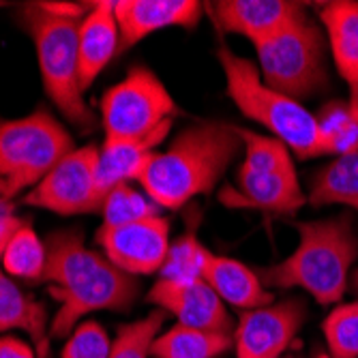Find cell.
<instances>
[{
  "mask_svg": "<svg viewBox=\"0 0 358 358\" xmlns=\"http://www.w3.org/2000/svg\"><path fill=\"white\" fill-rule=\"evenodd\" d=\"M241 148L236 127L193 124L172 140L168 150L150 155L138 182L159 208L176 210L198 195L210 193Z\"/></svg>",
  "mask_w": 358,
  "mask_h": 358,
  "instance_id": "cell-1",
  "label": "cell"
},
{
  "mask_svg": "<svg viewBox=\"0 0 358 358\" xmlns=\"http://www.w3.org/2000/svg\"><path fill=\"white\" fill-rule=\"evenodd\" d=\"M299 245L279 264L257 275L264 285L301 287L317 305L343 299L348 275L358 255V236L350 217H331L299 223Z\"/></svg>",
  "mask_w": 358,
  "mask_h": 358,
  "instance_id": "cell-2",
  "label": "cell"
},
{
  "mask_svg": "<svg viewBox=\"0 0 358 358\" xmlns=\"http://www.w3.org/2000/svg\"><path fill=\"white\" fill-rule=\"evenodd\" d=\"M84 9L69 3H30L22 24L35 43L41 82L52 103L69 122L90 129L94 114L84 101L78 60V30Z\"/></svg>",
  "mask_w": 358,
  "mask_h": 358,
  "instance_id": "cell-3",
  "label": "cell"
},
{
  "mask_svg": "<svg viewBox=\"0 0 358 358\" xmlns=\"http://www.w3.org/2000/svg\"><path fill=\"white\" fill-rule=\"evenodd\" d=\"M217 58L225 76V90L234 106L253 122H259L299 159L329 155L317 118L299 101L262 82L255 64L230 48L219 45Z\"/></svg>",
  "mask_w": 358,
  "mask_h": 358,
  "instance_id": "cell-4",
  "label": "cell"
},
{
  "mask_svg": "<svg viewBox=\"0 0 358 358\" xmlns=\"http://www.w3.org/2000/svg\"><path fill=\"white\" fill-rule=\"evenodd\" d=\"M253 48L262 82L299 103L329 82L324 32L307 13Z\"/></svg>",
  "mask_w": 358,
  "mask_h": 358,
  "instance_id": "cell-5",
  "label": "cell"
},
{
  "mask_svg": "<svg viewBox=\"0 0 358 358\" xmlns=\"http://www.w3.org/2000/svg\"><path fill=\"white\" fill-rule=\"evenodd\" d=\"M76 150L71 134L50 112L0 120V180L5 200L39 185L50 170Z\"/></svg>",
  "mask_w": 358,
  "mask_h": 358,
  "instance_id": "cell-6",
  "label": "cell"
},
{
  "mask_svg": "<svg viewBox=\"0 0 358 358\" xmlns=\"http://www.w3.org/2000/svg\"><path fill=\"white\" fill-rule=\"evenodd\" d=\"M178 106L150 69L131 67L101 99L106 140H142L172 129Z\"/></svg>",
  "mask_w": 358,
  "mask_h": 358,
  "instance_id": "cell-7",
  "label": "cell"
},
{
  "mask_svg": "<svg viewBox=\"0 0 358 358\" xmlns=\"http://www.w3.org/2000/svg\"><path fill=\"white\" fill-rule=\"evenodd\" d=\"M50 294L58 303L50 333L52 337H69L78 324L94 311H127L140 294V283L106 257L73 283L50 287Z\"/></svg>",
  "mask_w": 358,
  "mask_h": 358,
  "instance_id": "cell-8",
  "label": "cell"
},
{
  "mask_svg": "<svg viewBox=\"0 0 358 358\" xmlns=\"http://www.w3.org/2000/svg\"><path fill=\"white\" fill-rule=\"evenodd\" d=\"M96 164H99V146L71 150L39 185L24 195V204L62 217L101 215L106 198L96 182Z\"/></svg>",
  "mask_w": 358,
  "mask_h": 358,
  "instance_id": "cell-9",
  "label": "cell"
},
{
  "mask_svg": "<svg viewBox=\"0 0 358 358\" xmlns=\"http://www.w3.org/2000/svg\"><path fill=\"white\" fill-rule=\"evenodd\" d=\"M103 255L127 275L161 273L170 255V219L146 217L127 225L103 227L96 234Z\"/></svg>",
  "mask_w": 358,
  "mask_h": 358,
  "instance_id": "cell-10",
  "label": "cell"
},
{
  "mask_svg": "<svg viewBox=\"0 0 358 358\" xmlns=\"http://www.w3.org/2000/svg\"><path fill=\"white\" fill-rule=\"evenodd\" d=\"M307 320V305L287 299L243 311L234 329L236 358H283Z\"/></svg>",
  "mask_w": 358,
  "mask_h": 358,
  "instance_id": "cell-11",
  "label": "cell"
},
{
  "mask_svg": "<svg viewBox=\"0 0 358 358\" xmlns=\"http://www.w3.org/2000/svg\"><path fill=\"white\" fill-rule=\"evenodd\" d=\"M148 301L164 313L172 315L176 324L191 329L232 335L234 322L217 292L202 279H170L161 277L148 292Z\"/></svg>",
  "mask_w": 358,
  "mask_h": 358,
  "instance_id": "cell-12",
  "label": "cell"
},
{
  "mask_svg": "<svg viewBox=\"0 0 358 358\" xmlns=\"http://www.w3.org/2000/svg\"><path fill=\"white\" fill-rule=\"evenodd\" d=\"M219 202L227 208H255L268 215H294L307 204V195L299 182L296 170L259 174L238 168L236 185L219 193Z\"/></svg>",
  "mask_w": 358,
  "mask_h": 358,
  "instance_id": "cell-13",
  "label": "cell"
},
{
  "mask_svg": "<svg viewBox=\"0 0 358 358\" xmlns=\"http://www.w3.org/2000/svg\"><path fill=\"white\" fill-rule=\"evenodd\" d=\"M204 7L223 32L241 35L253 45L307 13L305 5L289 0H219Z\"/></svg>",
  "mask_w": 358,
  "mask_h": 358,
  "instance_id": "cell-14",
  "label": "cell"
},
{
  "mask_svg": "<svg viewBox=\"0 0 358 358\" xmlns=\"http://www.w3.org/2000/svg\"><path fill=\"white\" fill-rule=\"evenodd\" d=\"M204 5L198 0H116L114 15L120 35V52L138 45L164 28H195Z\"/></svg>",
  "mask_w": 358,
  "mask_h": 358,
  "instance_id": "cell-15",
  "label": "cell"
},
{
  "mask_svg": "<svg viewBox=\"0 0 358 358\" xmlns=\"http://www.w3.org/2000/svg\"><path fill=\"white\" fill-rule=\"evenodd\" d=\"M200 277L217 292V296L236 309L249 311L275 303L273 292L259 279L255 271L245 266L238 259L217 255L204 247Z\"/></svg>",
  "mask_w": 358,
  "mask_h": 358,
  "instance_id": "cell-16",
  "label": "cell"
},
{
  "mask_svg": "<svg viewBox=\"0 0 358 358\" xmlns=\"http://www.w3.org/2000/svg\"><path fill=\"white\" fill-rule=\"evenodd\" d=\"M116 52H120V35L114 15V3H92L86 15L80 20L78 30L82 90H86L101 76Z\"/></svg>",
  "mask_w": 358,
  "mask_h": 358,
  "instance_id": "cell-17",
  "label": "cell"
},
{
  "mask_svg": "<svg viewBox=\"0 0 358 358\" xmlns=\"http://www.w3.org/2000/svg\"><path fill=\"white\" fill-rule=\"evenodd\" d=\"M320 20L327 32L335 67L350 90V110L358 118V3L335 0L322 5Z\"/></svg>",
  "mask_w": 358,
  "mask_h": 358,
  "instance_id": "cell-18",
  "label": "cell"
},
{
  "mask_svg": "<svg viewBox=\"0 0 358 358\" xmlns=\"http://www.w3.org/2000/svg\"><path fill=\"white\" fill-rule=\"evenodd\" d=\"M168 134L170 131L155 134L142 140H103L99 148V164H96V182L103 198L118 185L138 182L146 161Z\"/></svg>",
  "mask_w": 358,
  "mask_h": 358,
  "instance_id": "cell-19",
  "label": "cell"
},
{
  "mask_svg": "<svg viewBox=\"0 0 358 358\" xmlns=\"http://www.w3.org/2000/svg\"><path fill=\"white\" fill-rule=\"evenodd\" d=\"M9 331L28 333L39 358H48L50 333L45 305L28 296L11 277L0 271V333Z\"/></svg>",
  "mask_w": 358,
  "mask_h": 358,
  "instance_id": "cell-20",
  "label": "cell"
},
{
  "mask_svg": "<svg viewBox=\"0 0 358 358\" xmlns=\"http://www.w3.org/2000/svg\"><path fill=\"white\" fill-rule=\"evenodd\" d=\"M103 259V253L92 251L84 245L82 232H54L45 238V271L41 281H45L48 287H64L94 266H99Z\"/></svg>",
  "mask_w": 358,
  "mask_h": 358,
  "instance_id": "cell-21",
  "label": "cell"
},
{
  "mask_svg": "<svg viewBox=\"0 0 358 358\" xmlns=\"http://www.w3.org/2000/svg\"><path fill=\"white\" fill-rule=\"evenodd\" d=\"M307 204L313 208L343 204L358 213V150L339 155L329 166L313 174Z\"/></svg>",
  "mask_w": 358,
  "mask_h": 358,
  "instance_id": "cell-22",
  "label": "cell"
},
{
  "mask_svg": "<svg viewBox=\"0 0 358 358\" xmlns=\"http://www.w3.org/2000/svg\"><path fill=\"white\" fill-rule=\"evenodd\" d=\"M232 335L174 324L152 345V358H217L232 348Z\"/></svg>",
  "mask_w": 358,
  "mask_h": 358,
  "instance_id": "cell-23",
  "label": "cell"
},
{
  "mask_svg": "<svg viewBox=\"0 0 358 358\" xmlns=\"http://www.w3.org/2000/svg\"><path fill=\"white\" fill-rule=\"evenodd\" d=\"M236 134L245 148V159H243L241 168L259 172V174L296 170L294 161H292V155H289V148L281 140L255 134L251 129H243V127H236Z\"/></svg>",
  "mask_w": 358,
  "mask_h": 358,
  "instance_id": "cell-24",
  "label": "cell"
},
{
  "mask_svg": "<svg viewBox=\"0 0 358 358\" xmlns=\"http://www.w3.org/2000/svg\"><path fill=\"white\" fill-rule=\"evenodd\" d=\"M3 266L9 277L24 281H41L45 271V243L32 230V225H24L11 238L5 255Z\"/></svg>",
  "mask_w": 358,
  "mask_h": 358,
  "instance_id": "cell-25",
  "label": "cell"
},
{
  "mask_svg": "<svg viewBox=\"0 0 358 358\" xmlns=\"http://www.w3.org/2000/svg\"><path fill=\"white\" fill-rule=\"evenodd\" d=\"M166 317L168 313L157 309L142 320L122 324L112 341L108 358H150L157 337L164 333Z\"/></svg>",
  "mask_w": 358,
  "mask_h": 358,
  "instance_id": "cell-26",
  "label": "cell"
},
{
  "mask_svg": "<svg viewBox=\"0 0 358 358\" xmlns=\"http://www.w3.org/2000/svg\"><path fill=\"white\" fill-rule=\"evenodd\" d=\"M101 215H103V227H116L146 217H155L161 213L159 206L144 191L134 189L131 185H118L106 195Z\"/></svg>",
  "mask_w": 358,
  "mask_h": 358,
  "instance_id": "cell-27",
  "label": "cell"
},
{
  "mask_svg": "<svg viewBox=\"0 0 358 358\" xmlns=\"http://www.w3.org/2000/svg\"><path fill=\"white\" fill-rule=\"evenodd\" d=\"M329 356L358 358V301L337 305L322 322Z\"/></svg>",
  "mask_w": 358,
  "mask_h": 358,
  "instance_id": "cell-28",
  "label": "cell"
},
{
  "mask_svg": "<svg viewBox=\"0 0 358 358\" xmlns=\"http://www.w3.org/2000/svg\"><path fill=\"white\" fill-rule=\"evenodd\" d=\"M110 348V335L101 324L94 320H84L67 337L60 358H108Z\"/></svg>",
  "mask_w": 358,
  "mask_h": 358,
  "instance_id": "cell-29",
  "label": "cell"
},
{
  "mask_svg": "<svg viewBox=\"0 0 358 358\" xmlns=\"http://www.w3.org/2000/svg\"><path fill=\"white\" fill-rule=\"evenodd\" d=\"M202 251L204 245L198 243L193 232L180 236L172 247L168 262L161 271V277H170V279H191V277H200V264H202Z\"/></svg>",
  "mask_w": 358,
  "mask_h": 358,
  "instance_id": "cell-30",
  "label": "cell"
},
{
  "mask_svg": "<svg viewBox=\"0 0 358 358\" xmlns=\"http://www.w3.org/2000/svg\"><path fill=\"white\" fill-rule=\"evenodd\" d=\"M317 118V124H320V134L327 142V148H329V155H331V148H333V142L337 140V136L343 131L348 124H352L354 120H358L352 110H350V103L348 101H335V103H329L324 108V112Z\"/></svg>",
  "mask_w": 358,
  "mask_h": 358,
  "instance_id": "cell-31",
  "label": "cell"
},
{
  "mask_svg": "<svg viewBox=\"0 0 358 358\" xmlns=\"http://www.w3.org/2000/svg\"><path fill=\"white\" fill-rule=\"evenodd\" d=\"M0 358H39V354L20 337L0 335Z\"/></svg>",
  "mask_w": 358,
  "mask_h": 358,
  "instance_id": "cell-32",
  "label": "cell"
},
{
  "mask_svg": "<svg viewBox=\"0 0 358 358\" xmlns=\"http://www.w3.org/2000/svg\"><path fill=\"white\" fill-rule=\"evenodd\" d=\"M3 204V202H0ZM26 225V221H22L20 217H15L13 213L0 208V259H3L11 238L22 230V227Z\"/></svg>",
  "mask_w": 358,
  "mask_h": 358,
  "instance_id": "cell-33",
  "label": "cell"
},
{
  "mask_svg": "<svg viewBox=\"0 0 358 358\" xmlns=\"http://www.w3.org/2000/svg\"><path fill=\"white\" fill-rule=\"evenodd\" d=\"M5 191H7V187L3 180H0V202H5Z\"/></svg>",
  "mask_w": 358,
  "mask_h": 358,
  "instance_id": "cell-34",
  "label": "cell"
},
{
  "mask_svg": "<svg viewBox=\"0 0 358 358\" xmlns=\"http://www.w3.org/2000/svg\"><path fill=\"white\" fill-rule=\"evenodd\" d=\"M352 285H354V289L358 292V271L354 273V281H352Z\"/></svg>",
  "mask_w": 358,
  "mask_h": 358,
  "instance_id": "cell-35",
  "label": "cell"
},
{
  "mask_svg": "<svg viewBox=\"0 0 358 358\" xmlns=\"http://www.w3.org/2000/svg\"><path fill=\"white\" fill-rule=\"evenodd\" d=\"M317 358H333V356H329V354H320Z\"/></svg>",
  "mask_w": 358,
  "mask_h": 358,
  "instance_id": "cell-36",
  "label": "cell"
},
{
  "mask_svg": "<svg viewBox=\"0 0 358 358\" xmlns=\"http://www.w3.org/2000/svg\"><path fill=\"white\" fill-rule=\"evenodd\" d=\"M283 358H294V356H283Z\"/></svg>",
  "mask_w": 358,
  "mask_h": 358,
  "instance_id": "cell-37",
  "label": "cell"
}]
</instances>
